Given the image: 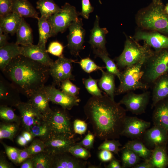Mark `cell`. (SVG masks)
<instances>
[{
  "label": "cell",
  "instance_id": "1",
  "mask_svg": "<svg viewBox=\"0 0 168 168\" xmlns=\"http://www.w3.org/2000/svg\"><path fill=\"white\" fill-rule=\"evenodd\" d=\"M96 137L101 140L119 138L123 129L126 110L106 94L90 97L84 107Z\"/></svg>",
  "mask_w": 168,
  "mask_h": 168
},
{
  "label": "cell",
  "instance_id": "2",
  "mask_svg": "<svg viewBox=\"0 0 168 168\" xmlns=\"http://www.w3.org/2000/svg\"><path fill=\"white\" fill-rule=\"evenodd\" d=\"M20 93L28 98L43 89L49 77V67L20 54L2 72Z\"/></svg>",
  "mask_w": 168,
  "mask_h": 168
},
{
  "label": "cell",
  "instance_id": "3",
  "mask_svg": "<svg viewBox=\"0 0 168 168\" xmlns=\"http://www.w3.org/2000/svg\"><path fill=\"white\" fill-rule=\"evenodd\" d=\"M162 2H152L139 10L136 15V22L140 29L158 32L168 35V16Z\"/></svg>",
  "mask_w": 168,
  "mask_h": 168
},
{
  "label": "cell",
  "instance_id": "4",
  "mask_svg": "<svg viewBox=\"0 0 168 168\" xmlns=\"http://www.w3.org/2000/svg\"><path fill=\"white\" fill-rule=\"evenodd\" d=\"M142 82L149 86L161 76L168 73V49L153 51L142 67Z\"/></svg>",
  "mask_w": 168,
  "mask_h": 168
},
{
  "label": "cell",
  "instance_id": "5",
  "mask_svg": "<svg viewBox=\"0 0 168 168\" xmlns=\"http://www.w3.org/2000/svg\"><path fill=\"white\" fill-rule=\"evenodd\" d=\"M126 37L124 50L115 59L118 67L120 68L131 66L147 59L153 51L147 44L141 45L133 37Z\"/></svg>",
  "mask_w": 168,
  "mask_h": 168
},
{
  "label": "cell",
  "instance_id": "6",
  "mask_svg": "<svg viewBox=\"0 0 168 168\" xmlns=\"http://www.w3.org/2000/svg\"><path fill=\"white\" fill-rule=\"evenodd\" d=\"M143 59L131 66L126 68L121 72L120 84L115 95H119L137 89L147 90L149 86L142 80V68L146 60Z\"/></svg>",
  "mask_w": 168,
  "mask_h": 168
},
{
  "label": "cell",
  "instance_id": "7",
  "mask_svg": "<svg viewBox=\"0 0 168 168\" xmlns=\"http://www.w3.org/2000/svg\"><path fill=\"white\" fill-rule=\"evenodd\" d=\"M44 119L49 129L50 136H61L74 138L75 133L73 125L70 118L64 110H52Z\"/></svg>",
  "mask_w": 168,
  "mask_h": 168
},
{
  "label": "cell",
  "instance_id": "8",
  "mask_svg": "<svg viewBox=\"0 0 168 168\" xmlns=\"http://www.w3.org/2000/svg\"><path fill=\"white\" fill-rule=\"evenodd\" d=\"M61 8L60 11L48 18L52 28L53 36L59 32H64L80 15L75 7L68 3H65Z\"/></svg>",
  "mask_w": 168,
  "mask_h": 168
},
{
  "label": "cell",
  "instance_id": "9",
  "mask_svg": "<svg viewBox=\"0 0 168 168\" xmlns=\"http://www.w3.org/2000/svg\"><path fill=\"white\" fill-rule=\"evenodd\" d=\"M76 62L72 59L68 58L63 55L58 57L49 67V74L53 80L52 85H60L67 79L74 80L72 75V63Z\"/></svg>",
  "mask_w": 168,
  "mask_h": 168
},
{
  "label": "cell",
  "instance_id": "10",
  "mask_svg": "<svg viewBox=\"0 0 168 168\" xmlns=\"http://www.w3.org/2000/svg\"><path fill=\"white\" fill-rule=\"evenodd\" d=\"M82 19L78 18L68 27L69 32L67 38V47L72 54L79 55V52L84 49L85 30L83 28Z\"/></svg>",
  "mask_w": 168,
  "mask_h": 168
},
{
  "label": "cell",
  "instance_id": "11",
  "mask_svg": "<svg viewBox=\"0 0 168 168\" xmlns=\"http://www.w3.org/2000/svg\"><path fill=\"white\" fill-rule=\"evenodd\" d=\"M118 102L120 105H124L126 110L136 115L145 113L149 103L150 92L146 91L140 94H137L132 92H127Z\"/></svg>",
  "mask_w": 168,
  "mask_h": 168
},
{
  "label": "cell",
  "instance_id": "12",
  "mask_svg": "<svg viewBox=\"0 0 168 168\" xmlns=\"http://www.w3.org/2000/svg\"><path fill=\"white\" fill-rule=\"evenodd\" d=\"M133 38L137 41L143 40L156 51L168 49V36L158 32L139 29L136 31Z\"/></svg>",
  "mask_w": 168,
  "mask_h": 168
},
{
  "label": "cell",
  "instance_id": "13",
  "mask_svg": "<svg viewBox=\"0 0 168 168\" xmlns=\"http://www.w3.org/2000/svg\"><path fill=\"white\" fill-rule=\"evenodd\" d=\"M43 89L49 101L60 105L64 110H71L74 106H78L80 101L77 96L68 95L53 85L45 86Z\"/></svg>",
  "mask_w": 168,
  "mask_h": 168
},
{
  "label": "cell",
  "instance_id": "14",
  "mask_svg": "<svg viewBox=\"0 0 168 168\" xmlns=\"http://www.w3.org/2000/svg\"><path fill=\"white\" fill-rule=\"evenodd\" d=\"M151 123L135 116L126 117L121 136L132 139H139L149 128Z\"/></svg>",
  "mask_w": 168,
  "mask_h": 168
},
{
  "label": "cell",
  "instance_id": "15",
  "mask_svg": "<svg viewBox=\"0 0 168 168\" xmlns=\"http://www.w3.org/2000/svg\"><path fill=\"white\" fill-rule=\"evenodd\" d=\"M80 140L64 136H50L44 141L45 151L55 155L68 152L69 148Z\"/></svg>",
  "mask_w": 168,
  "mask_h": 168
},
{
  "label": "cell",
  "instance_id": "16",
  "mask_svg": "<svg viewBox=\"0 0 168 168\" xmlns=\"http://www.w3.org/2000/svg\"><path fill=\"white\" fill-rule=\"evenodd\" d=\"M143 136V143L147 147L152 149L157 146L167 147L168 133L162 127L154 125L147 129Z\"/></svg>",
  "mask_w": 168,
  "mask_h": 168
},
{
  "label": "cell",
  "instance_id": "17",
  "mask_svg": "<svg viewBox=\"0 0 168 168\" xmlns=\"http://www.w3.org/2000/svg\"><path fill=\"white\" fill-rule=\"evenodd\" d=\"M20 92L17 89L2 76L0 77V101L1 105L16 107L21 101Z\"/></svg>",
  "mask_w": 168,
  "mask_h": 168
},
{
  "label": "cell",
  "instance_id": "18",
  "mask_svg": "<svg viewBox=\"0 0 168 168\" xmlns=\"http://www.w3.org/2000/svg\"><path fill=\"white\" fill-rule=\"evenodd\" d=\"M20 54L44 65L50 67L54 61L49 57L46 49L38 44L20 46Z\"/></svg>",
  "mask_w": 168,
  "mask_h": 168
},
{
  "label": "cell",
  "instance_id": "19",
  "mask_svg": "<svg viewBox=\"0 0 168 168\" xmlns=\"http://www.w3.org/2000/svg\"><path fill=\"white\" fill-rule=\"evenodd\" d=\"M20 114L21 122L26 131L29 132L30 127L38 121L44 119L28 101L21 102L16 107Z\"/></svg>",
  "mask_w": 168,
  "mask_h": 168
},
{
  "label": "cell",
  "instance_id": "20",
  "mask_svg": "<svg viewBox=\"0 0 168 168\" xmlns=\"http://www.w3.org/2000/svg\"><path fill=\"white\" fill-rule=\"evenodd\" d=\"M108 31L106 28H101L99 26V17L96 16L94 26L90 30L89 43L93 49H96L108 53L105 47L106 35Z\"/></svg>",
  "mask_w": 168,
  "mask_h": 168
},
{
  "label": "cell",
  "instance_id": "21",
  "mask_svg": "<svg viewBox=\"0 0 168 168\" xmlns=\"http://www.w3.org/2000/svg\"><path fill=\"white\" fill-rule=\"evenodd\" d=\"M68 152L54 155L53 168H85L87 164V161L77 158Z\"/></svg>",
  "mask_w": 168,
  "mask_h": 168
},
{
  "label": "cell",
  "instance_id": "22",
  "mask_svg": "<svg viewBox=\"0 0 168 168\" xmlns=\"http://www.w3.org/2000/svg\"><path fill=\"white\" fill-rule=\"evenodd\" d=\"M152 85V109L160 101L168 98V73L159 77Z\"/></svg>",
  "mask_w": 168,
  "mask_h": 168
},
{
  "label": "cell",
  "instance_id": "23",
  "mask_svg": "<svg viewBox=\"0 0 168 168\" xmlns=\"http://www.w3.org/2000/svg\"><path fill=\"white\" fill-rule=\"evenodd\" d=\"M28 98V101L44 118L52 110L49 107V101L43 89L34 93Z\"/></svg>",
  "mask_w": 168,
  "mask_h": 168
},
{
  "label": "cell",
  "instance_id": "24",
  "mask_svg": "<svg viewBox=\"0 0 168 168\" xmlns=\"http://www.w3.org/2000/svg\"><path fill=\"white\" fill-rule=\"evenodd\" d=\"M154 108L152 116L154 125L163 128L168 133V98L160 101Z\"/></svg>",
  "mask_w": 168,
  "mask_h": 168
},
{
  "label": "cell",
  "instance_id": "25",
  "mask_svg": "<svg viewBox=\"0 0 168 168\" xmlns=\"http://www.w3.org/2000/svg\"><path fill=\"white\" fill-rule=\"evenodd\" d=\"M20 54V46L16 43H8L0 47V69L2 72L11 61Z\"/></svg>",
  "mask_w": 168,
  "mask_h": 168
},
{
  "label": "cell",
  "instance_id": "26",
  "mask_svg": "<svg viewBox=\"0 0 168 168\" xmlns=\"http://www.w3.org/2000/svg\"><path fill=\"white\" fill-rule=\"evenodd\" d=\"M22 18L17 13L12 12L0 18V28L4 33L12 35L16 33Z\"/></svg>",
  "mask_w": 168,
  "mask_h": 168
},
{
  "label": "cell",
  "instance_id": "27",
  "mask_svg": "<svg viewBox=\"0 0 168 168\" xmlns=\"http://www.w3.org/2000/svg\"><path fill=\"white\" fill-rule=\"evenodd\" d=\"M12 12L22 17H30L38 19L39 13L27 0H12Z\"/></svg>",
  "mask_w": 168,
  "mask_h": 168
},
{
  "label": "cell",
  "instance_id": "28",
  "mask_svg": "<svg viewBox=\"0 0 168 168\" xmlns=\"http://www.w3.org/2000/svg\"><path fill=\"white\" fill-rule=\"evenodd\" d=\"M101 71L102 75L98 80V86L111 99L114 100L116 90L114 81L115 75L107 71L105 72L103 69Z\"/></svg>",
  "mask_w": 168,
  "mask_h": 168
},
{
  "label": "cell",
  "instance_id": "29",
  "mask_svg": "<svg viewBox=\"0 0 168 168\" xmlns=\"http://www.w3.org/2000/svg\"><path fill=\"white\" fill-rule=\"evenodd\" d=\"M37 20L39 34L37 44L46 49L45 45L48 39L53 36L52 28L48 19L40 16Z\"/></svg>",
  "mask_w": 168,
  "mask_h": 168
},
{
  "label": "cell",
  "instance_id": "30",
  "mask_svg": "<svg viewBox=\"0 0 168 168\" xmlns=\"http://www.w3.org/2000/svg\"><path fill=\"white\" fill-rule=\"evenodd\" d=\"M154 168H166L168 166L167 147L157 146L152 149L149 159Z\"/></svg>",
  "mask_w": 168,
  "mask_h": 168
},
{
  "label": "cell",
  "instance_id": "31",
  "mask_svg": "<svg viewBox=\"0 0 168 168\" xmlns=\"http://www.w3.org/2000/svg\"><path fill=\"white\" fill-rule=\"evenodd\" d=\"M16 34V40L15 43L18 45H26L33 44L32 29L23 17Z\"/></svg>",
  "mask_w": 168,
  "mask_h": 168
},
{
  "label": "cell",
  "instance_id": "32",
  "mask_svg": "<svg viewBox=\"0 0 168 168\" xmlns=\"http://www.w3.org/2000/svg\"><path fill=\"white\" fill-rule=\"evenodd\" d=\"M138 139L128 141L122 148L132 150L144 160H149L152 149L148 148L142 141Z\"/></svg>",
  "mask_w": 168,
  "mask_h": 168
},
{
  "label": "cell",
  "instance_id": "33",
  "mask_svg": "<svg viewBox=\"0 0 168 168\" xmlns=\"http://www.w3.org/2000/svg\"><path fill=\"white\" fill-rule=\"evenodd\" d=\"M36 8L39 10L41 16L47 19L62 9L54 0H38Z\"/></svg>",
  "mask_w": 168,
  "mask_h": 168
},
{
  "label": "cell",
  "instance_id": "34",
  "mask_svg": "<svg viewBox=\"0 0 168 168\" xmlns=\"http://www.w3.org/2000/svg\"><path fill=\"white\" fill-rule=\"evenodd\" d=\"M31 158L34 168H53L54 155L46 151L32 155Z\"/></svg>",
  "mask_w": 168,
  "mask_h": 168
},
{
  "label": "cell",
  "instance_id": "35",
  "mask_svg": "<svg viewBox=\"0 0 168 168\" xmlns=\"http://www.w3.org/2000/svg\"><path fill=\"white\" fill-rule=\"evenodd\" d=\"M29 132L33 137H38L44 141L50 136L49 129L44 119L32 125L30 128Z\"/></svg>",
  "mask_w": 168,
  "mask_h": 168
},
{
  "label": "cell",
  "instance_id": "36",
  "mask_svg": "<svg viewBox=\"0 0 168 168\" xmlns=\"http://www.w3.org/2000/svg\"><path fill=\"white\" fill-rule=\"evenodd\" d=\"M121 161L122 168L132 167L139 163L141 159L132 150L127 148H122Z\"/></svg>",
  "mask_w": 168,
  "mask_h": 168
},
{
  "label": "cell",
  "instance_id": "37",
  "mask_svg": "<svg viewBox=\"0 0 168 168\" xmlns=\"http://www.w3.org/2000/svg\"><path fill=\"white\" fill-rule=\"evenodd\" d=\"M93 51L96 56L100 58L104 62L107 71L117 76L119 80L121 72L119 71L114 60L109 56L108 53L96 49H93Z\"/></svg>",
  "mask_w": 168,
  "mask_h": 168
},
{
  "label": "cell",
  "instance_id": "38",
  "mask_svg": "<svg viewBox=\"0 0 168 168\" xmlns=\"http://www.w3.org/2000/svg\"><path fill=\"white\" fill-rule=\"evenodd\" d=\"M18 124H3L0 126V139H8L13 141L18 130Z\"/></svg>",
  "mask_w": 168,
  "mask_h": 168
},
{
  "label": "cell",
  "instance_id": "39",
  "mask_svg": "<svg viewBox=\"0 0 168 168\" xmlns=\"http://www.w3.org/2000/svg\"><path fill=\"white\" fill-rule=\"evenodd\" d=\"M0 118L4 121L10 123L15 122L18 124L21 122L20 117L15 113L11 108L6 105H0Z\"/></svg>",
  "mask_w": 168,
  "mask_h": 168
},
{
  "label": "cell",
  "instance_id": "40",
  "mask_svg": "<svg viewBox=\"0 0 168 168\" xmlns=\"http://www.w3.org/2000/svg\"><path fill=\"white\" fill-rule=\"evenodd\" d=\"M98 80L90 76L88 78L82 79L83 83L86 90L93 96H100L103 95L98 86Z\"/></svg>",
  "mask_w": 168,
  "mask_h": 168
},
{
  "label": "cell",
  "instance_id": "41",
  "mask_svg": "<svg viewBox=\"0 0 168 168\" xmlns=\"http://www.w3.org/2000/svg\"><path fill=\"white\" fill-rule=\"evenodd\" d=\"M68 152L74 157L84 160H86L91 156L89 150L77 142L69 148Z\"/></svg>",
  "mask_w": 168,
  "mask_h": 168
},
{
  "label": "cell",
  "instance_id": "42",
  "mask_svg": "<svg viewBox=\"0 0 168 168\" xmlns=\"http://www.w3.org/2000/svg\"><path fill=\"white\" fill-rule=\"evenodd\" d=\"M115 139H105L98 147L99 150H105L117 155L119 156V152L121 150L119 147L122 146L118 140Z\"/></svg>",
  "mask_w": 168,
  "mask_h": 168
},
{
  "label": "cell",
  "instance_id": "43",
  "mask_svg": "<svg viewBox=\"0 0 168 168\" xmlns=\"http://www.w3.org/2000/svg\"><path fill=\"white\" fill-rule=\"evenodd\" d=\"M82 69L85 72L90 73L98 70L101 71L105 67L97 65L89 57L82 59L78 62Z\"/></svg>",
  "mask_w": 168,
  "mask_h": 168
},
{
  "label": "cell",
  "instance_id": "44",
  "mask_svg": "<svg viewBox=\"0 0 168 168\" xmlns=\"http://www.w3.org/2000/svg\"><path fill=\"white\" fill-rule=\"evenodd\" d=\"M62 91L66 94L72 96H77L80 88L71 82L70 79L66 80L61 83Z\"/></svg>",
  "mask_w": 168,
  "mask_h": 168
},
{
  "label": "cell",
  "instance_id": "45",
  "mask_svg": "<svg viewBox=\"0 0 168 168\" xmlns=\"http://www.w3.org/2000/svg\"><path fill=\"white\" fill-rule=\"evenodd\" d=\"M26 148L30 154L32 156L45 151V143L43 140H35Z\"/></svg>",
  "mask_w": 168,
  "mask_h": 168
},
{
  "label": "cell",
  "instance_id": "46",
  "mask_svg": "<svg viewBox=\"0 0 168 168\" xmlns=\"http://www.w3.org/2000/svg\"><path fill=\"white\" fill-rule=\"evenodd\" d=\"M63 49L64 47L61 43L57 41H54L50 43L46 51L59 57L63 55Z\"/></svg>",
  "mask_w": 168,
  "mask_h": 168
},
{
  "label": "cell",
  "instance_id": "47",
  "mask_svg": "<svg viewBox=\"0 0 168 168\" xmlns=\"http://www.w3.org/2000/svg\"><path fill=\"white\" fill-rule=\"evenodd\" d=\"M95 137L94 133L89 130L84 138L81 142L77 143L86 149L90 150L93 148Z\"/></svg>",
  "mask_w": 168,
  "mask_h": 168
},
{
  "label": "cell",
  "instance_id": "48",
  "mask_svg": "<svg viewBox=\"0 0 168 168\" xmlns=\"http://www.w3.org/2000/svg\"><path fill=\"white\" fill-rule=\"evenodd\" d=\"M72 125L75 134L82 135L84 134L86 131L87 124L85 121L76 119L74 121Z\"/></svg>",
  "mask_w": 168,
  "mask_h": 168
},
{
  "label": "cell",
  "instance_id": "49",
  "mask_svg": "<svg viewBox=\"0 0 168 168\" xmlns=\"http://www.w3.org/2000/svg\"><path fill=\"white\" fill-rule=\"evenodd\" d=\"M12 0H0V17L12 12Z\"/></svg>",
  "mask_w": 168,
  "mask_h": 168
},
{
  "label": "cell",
  "instance_id": "50",
  "mask_svg": "<svg viewBox=\"0 0 168 168\" xmlns=\"http://www.w3.org/2000/svg\"><path fill=\"white\" fill-rule=\"evenodd\" d=\"M2 144L8 158L12 162L16 164L18 156L20 149L8 146L4 143H2Z\"/></svg>",
  "mask_w": 168,
  "mask_h": 168
},
{
  "label": "cell",
  "instance_id": "51",
  "mask_svg": "<svg viewBox=\"0 0 168 168\" xmlns=\"http://www.w3.org/2000/svg\"><path fill=\"white\" fill-rule=\"evenodd\" d=\"M89 0H82V10L80 15L86 19H88L90 14L94 10Z\"/></svg>",
  "mask_w": 168,
  "mask_h": 168
},
{
  "label": "cell",
  "instance_id": "52",
  "mask_svg": "<svg viewBox=\"0 0 168 168\" xmlns=\"http://www.w3.org/2000/svg\"><path fill=\"white\" fill-rule=\"evenodd\" d=\"M98 153L99 159L102 162L110 161L114 157L112 152L105 150H100Z\"/></svg>",
  "mask_w": 168,
  "mask_h": 168
},
{
  "label": "cell",
  "instance_id": "53",
  "mask_svg": "<svg viewBox=\"0 0 168 168\" xmlns=\"http://www.w3.org/2000/svg\"><path fill=\"white\" fill-rule=\"evenodd\" d=\"M26 148L20 150L18 156L16 164L20 165L28 158L31 156Z\"/></svg>",
  "mask_w": 168,
  "mask_h": 168
},
{
  "label": "cell",
  "instance_id": "54",
  "mask_svg": "<svg viewBox=\"0 0 168 168\" xmlns=\"http://www.w3.org/2000/svg\"><path fill=\"white\" fill-rule=\"evenodd\" d=\"M106 168H122L120 161L114 157L110 161L108 165L105 166Z\"/></svg>",
  "mask_w": 168,
  "mask_h": 168
},
{
  "label": "cell",
  "instance_id": "55",
  "mask_svg": "<svg viewBox=\"0 0 168 168\" xmlns=\"http://www.w3.org/2000/svg\"><path fill=\"white\" fill-rule=\"evenodd\" d=\"M133 168H154L150 162L149 160H144V161L138 163L134 166Z\"/></svg>",
  "mask_w": 168,
  "mask_h": 168
},
{
  "label": "cell",
  "instance_id": "56",
  "mask_svg": "<svg viewBox=\"0 0 168 168\" xmlns=\"http://www.w3.org/2000/svg\"><path fill=\"white\" fill-rule=\"evenodd\" d=\"M8 39V34L4 33L2 30L0 28V47L8 43L7 42Z\"/></svg>",
  "mask_w": 168,
  "mask_h": 168
},
{
  "label": "cell",
  "instance_id": "57",
  "mask_svg": "<svg viewBox=\"0 0 168 168\" xmlns=\"http://www.w3.org/2000/svg\"><path fill=\"white\" fill-rule=\"evenodd\" d=\"M21 168H34L31 156L23 161L21 165Z\"/></svg>",
  "mask_w": 168,
  "mask_h": 168
},
{
  "label": "cell",
  "instance_id": "58",
  "mask_svg": "<svg viewBox=\"0 0 168 168\" xmlns=\"http://www.w3.org/2000/svg\"><path fill=\"white\" fill-rule=\"evenodd\" d=\"M11 165L5 159L1 157L0 160V168H11Z\"/></svg>",
  "mask_w": 168,
  "mask_h": 168
},
{
  "label": "cell",
  "instance_id": "59",
  "mask_svg": "<svg viewBox=\"0 0 168 168\" xmlns=\"http://www.w3.org/2000/svg\"><path fill=\"white\" fill-rule=\"evenodd\" d=\"M28 142L22 135L19 136L17 138V142L20 146H25Z\"/></svg>",
  "mask_w": 168,
  "mask_h": 168
},
{
  "label": "cell",
  "instance_id": "60",
  "mask_svg": "<svg viewBox=\"0 0 168 168\" xmlns=\"http://www.w3.org/2000/svg\"><path fill=\"white\" fill-rule=\"evenodd\" d=\"M22 135L28 142L31 141L33 138L31 133L27 131H24Z\"/></svg>",
  "mask_w": 168,
  "mask_h": 168
},
{
  "label": "cell",
  "instance_id": "61",
  "mask_svg": "<svg viewBox=\"0 0 168 168\" xmlns=\"http://www.w3.org/2000/svg\"><path fill=\"white\" fill-rule=\"evenodd\" d=\"M164 10L165 13L168 16V3L164 6Z\"/></svg>",
  "mask_w": 168,
  "mask_h": 168
},
{
  "label": "cell",
  "instance_id": "62",
  "mask_svg": "<svg viewBox=\"0 0 168 168\" xmlns=\"http://www.w3.org/2000/svg\"><path fill=\"white\" fill-rule=\"evenodd\" d=\"M88 168H100V167H100V166H95L91 164H89V165L88 164Z\"/></svg>",
  "mask_w": 168,
  "mask_h": 168
},
{
  "label": "cell",
  "instance_id": "63",
  "mask_svg": "<svg viewBox=\"0 0 168 168\" xmlns=\"http://www.w3.org/2000/svg\"><path fill=\"white\" fill-rule=\"evenodd\" d=\"M152 2L155 3H157L161 2V0H152Z\"/></svg>",
  "mask_w": 168,
  "mask_h": 168
},
{
  "label": "cell",
  "instance_id": "64",
  "mask_svg": "<svg viewBox=\"0 0 168 168\" xmlns=\"http://www.w3.org/2000/svg\"><path fill=\"white\" fill-rule=\"evenodd\" d=\"M167 148L168 149V143H167Z\"/></svg>",
  "mask_w": 168,
  "mask_h": 168
}]
</instances>
